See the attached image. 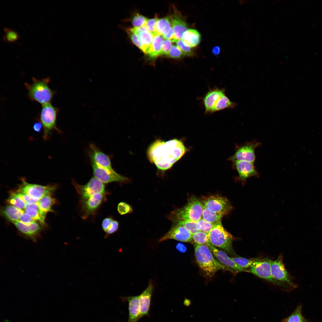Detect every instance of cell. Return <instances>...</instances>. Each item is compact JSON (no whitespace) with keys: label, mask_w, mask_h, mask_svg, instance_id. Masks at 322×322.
<instances>
[{"label":"cell","mask_w":322,"mask_h":322,"mask_svg":"<svg viewBox=\"0 0 322 322\" xmlns=\"http://www.w3.org/2000/svg\"><path fill=\"white\" fill-rule=\"evenodd\" d=\"M223 216L203 207L202 218L207 222L216 225L222 222Z\"/></svg>","instance_id":"28"},{"label":"cell","mask_w":322,"mask_h":322,"mask_svg":"<svg viewBox=\"0 0 322 322\" xmlns=\"http://www.w3.org/2000/svg\"><path fill=\"white\" fill-rule=\"evenodd\" d=\"M129 302V318L128 322H137L139 319L140 304L139 296L128 297L125 298Z\"/></svg>","instance_id":"22"},{"label":"cell","mask_w":322,"mask_h":322,"mask_svg":"<svg viewBox=\"0 0 322 322\" xmlns=\"http://www.w3.org/2000/svg\"><path fill=\"white\" fill-rule=\"evenodd\" d=\"M303 322H307L304 319Z\"/></svg>","instance_id":"57"},{"label":"cell","mask_w":322,"mask_h":322,"mask_svg":"<svg viewBox=\"0 0 322 322\" xmlns=\"http://www.w3.org/2000/svg\"><path fill=\"white\" fill-rule=\"evenodd\" d=\"M192 239L193 244L207 245L210 243L208 233L200 231L192 234Z\"/></svg>","instance_id":"30"},{"label":"cell","mask_w":322,"mask_h":322,"mask_svg":"<svg viewBox=\"0 0 322 322\" xmlns=\"http://www.w3.org/2000/svg\"><path fill=\"white\" fill-rule=\"evenodd\" d=\"M208 235L209 242L212 245L226 252L235 253L232 247L234 237L224 228L222 222L215 225Z\"/></svg>","instance_id":"5"},{"label":"cell","mask_w":322,"mask_h":322,"mask_svg":"<svg viewBox=\"0 0 322 322\" xmlns=\"http://www.w3.org/2000/svg\"><path fill=\"white\" fill-rule=\"evenodd\" d=\"M126 31L133 43L144 52L143 47L139 37L127 29Z\"/></svg>","instance_id":"44"},{"label":"cell","mask_w":322,"mask_h":322,"mask_svg":"<svg viewBox=\"0 0 322 322\" xmlns=\"http://www.w3.org/2000/svg\"><path fill=\"white\" fill-rule=\"evenodd\" d=\"M94 177L103 183L112 182L127 183L129 179L127 177L118 174L116 172H112L102 167L95 162L91 161Z\"/></svg>","instance_id":"14"},{"label":"cell","mask_w":322,"mask_h":322,"mask_svg":"<svg viewBox=\"0 0 322 322\" xmlns=\"http://www.w3.org/2000/svg\"><path fill=\"white\" fill-rule=\"evenodd\" d=\"M261 145V143L255 140L246 142L238 147L231 159L234 162L243 161L254 163L255 150Z\"/></svg>","instance_id":"12"},{"label":"cell","mask_w":322,"mask_h":322,"mask_svg":"<svg viewBox=\"0 0 322 322\" xmlns=\"http://www.w3.org/2000/svg\"><path fill=\"white\" fill-rule=\"evenodd\" d=\"M302 305L298 306L293 312L284 322H303L304 318L301 314Z\"/></svg>","instance_id":"35"},{"label":"cell","mask_w":322,"mask_h":322,"mask_svg":"<svg viewBox=\"0 0 322 322\" xmlns=\"http://www.w3.org/2000/svg\"><path fill=\"white\" fill-rule=\"evenodd\" d=\"M204 207L223 216L228 214L233 208L228 200L219 195H213L202 198Z\"/></svg>","instance_id":"8"},{"label":"cell","mask_w":322,"mask_h":322,"mask_svg":"<svg viewBox=\"0 0 322 322\" xmlns=\"http://www.w3.org/2000/svg\"><path fill=\"white\" fill-rule=\"evenodd\" d=\"M23 211V210L9 205L4 207L1 210V213L8 220L12 222L19 221Z\"/></svg>","instance_id":"26"},{"label":"cell","mask_w":322,"mask_h":322,"mask_svg":"<svg viewBox=\"0 0 322 322\" xmlns=\"http://www.w3.org/2000/svg\"><path fill=\"white\" fill-rule=\"evenodd\" d=\"M51 195H46L41 199L38 202L40 208L46 213L53 211L52 208L55 203V200Z\"/></svg>","instance_id":"29"},{"label":"cell","mask_w":322,"mask_h":322,"mask_svg":"<svg viewBox=\"0 0 322 322\" xmlns=\"http://www.w3.org/2000/svg\"><path fill=\"white\" fill-rule=\"evenodd\" d=\"M187 151L182 142L178 139L166 141L159 139L150 146L147 155L150 161L158 169L164 171L170 168Z\"/></svg>","instance_id":"1"},{"label":"cell","mask_w":322,"mask_h":322,"mask_svg":"<svg viewBox=\"0 0 322 322\" xmlns=\"http://www.w3.org/2000/svg\"><path fill=\"white\" fill-rule=\"evenodd\" d=\"M225 93L224 89L217 88L210 89L202 98V100L206 113H213V110L217 101Z\"/></svg>","instance_id":"20"},{"label":"cell","mask_w":322,"mask_h":322,"mask_svg":"<svg viewBox=\"0 0 322 322\" xmlns=\"http://www.w3.org/2000/svg\"><path fill=\"white\" fill-rule=\"evenodd\" d=\"M58 109L50 103L42 105L39 120L44 129L43 139L47 140L50 132L53 130L59 131L56 126Z\"/></svg>","instance_id":"7"},{"label":"cell","mask_w":322,"mask_h":322,"mask_svg":"<svg viewBox=\"0 0 322 322\" xmlns=\"http://www.w3.org/2000/svg\"><path fill=\"white\" fill-rule=\"evenodd\" d=\"M19 221L27 225H29L34 222L36 221L24 211L21 214Z\"/></svg>","instance_id":"49"},{"label":"cell","mask_w":322,"mask_h":322,"mask_svg":"<svg viewBox=\"0 0 322 322\" xmlns=\"http://www.w3.org/2000/svg\"><path fill=\"white\" fill-rule=\"evenodd\" d=\"M171 40L165 39L162 44L161 55H168L172 47V42Z\"/></svg>","instance_id":"46"},{"label":"cell","mask_w":322,"mask_h":322,"mask_svg":"<svg viewBox=\"0 0 322 322\" xmlns=\"http://www.w3.org/2000/svg\"><path fill=\"white\" fill-rule=\"evenodd\" d=\"M154 35L148 30L141 33L139 37L143 44L144 53L147 54L151 44Z\"/></svg>","instance_id":"31"},{"label":"cell","mask_w":322,"mask_h":322,"mask_svg":"<svg viewBox=\"0 0 322 322\" xmlns=\"http://www.w3.org/2000/svg\"><path fill=\"white\" fill-rule=\"evenodd\" d=\"M237 105L236 103L231 101L225 93L217 101L213 108V113L226 109H233Z\"/></svg>","instance_id":"27"},{"label":"cell","mask_w":322,"mask_h":322,"mask_svg":"<svg viewBox=\"0 0 322 322\" xmlns=\"http://www.w3.org/2000/svg\"><path fill=\"white\" fill-rule=\"evenodd\" d=\"M22 181L16 191L26 193L38 201L46 195H52L56 188L55 186H45L29 183L24 179H22Z\"/></svg>","instance_id":"9"},{"label":"cell","mask_w":322,"mask_h":322,"mask_svg":"<svg viewBox=\"0 0 322 322\" xmlns=\"http://www.w3.org/2000/svg\"><path fill=\"white\" fill-rule=\"evenodd\" d=\"M207 246L208 247L213 254L217 260L222 264L228 269L230 271L234 274L241 272H247L249 271L243 269L235 263L231 258H230L224 251L219 249L212 245L210 243Z\"/></svg>","instance_id":"15"},{"label":"cell","mask_w":322,"mask_h":322,"mask_svg":"<svg viewBox=\"0 0 322 322\" xmlns=\"http://www.w3.org/2000/svg\"><path fill=\"white\" fill-rule=\"evenodd\" d=\"M182 39L186 45L192 48L199 45L201 41V36L197 30L190 29L183 33Z\"/></svg>","instance_id":"24"},{"label":"cell","mask_w":322,"mask_h":322,"mask_svg":"<svg viewBox=\"0 0 322 322\" xmlns=\"http://www.w3.org/2000/svg\"><path fill=\"white\" fill-rule=\"evenodd\" d=\"M191 233L183 226L175 225L159 241L160 242L172 239L182 242L193 243Z\"/></svg>","instance_id":"17"},{"label":"cell","mask_w":322,"mask_h":322,"mask_svg":"<svg viewBox=\"0 0 322 322\" xmlns=\"http://www.w3.org/2000/svg\"><path fill=\"white\" fill-rule=\"evenodd\" d=\"M216 225L207 222L202 218L196 221L197 227L199 231L208 233Z\"/></svg>","instance_id":"37"},{"label":"cell","mask_w":322,"mask_h":322,"mask_svg":"<svg viewBox=\"0 0 322 322\" xmlns=\"http://www.w3.org/2000/svg\"><path fill=\"white\" fill-rule=\"evenodd\" d=\"M127 29L131 32L134 33L138 37L141 33L144 31L148 30L145 26H143L139 27H133Z\"/></svg>","instance_id":"52"},{"label":"cell","mask_w":322,"mask_h":322,"mask_svg":"<svg viewBox=\"0 0 322 322\" xmlns=\"http://www.w3.org/2000/svg\"><path fill=\"white\" fill-rule=\"evenodd\" d=\"M164 39L161 35L154 36L147 54L151 58L154 59L161 55V48Z\"/></svg>","instance_id":"25"},{"label":"cell","mask_w":322,"mask_h":322,"mask_svg":"<svg viewBox=\"0 0 322 322\" xmlns=\"http://www.w3.org/2000/svg\"><path fill=\"white\" fill-rule=\"evenodd\" d=\"M7 201L10 205L22 210L24 209L27 205L22 199L16 195L14 192L11 193Z\"/></svg>","instance_id":"32"},{"label":"cell","mask_w":322,"mask_h":322,"mask_svg":"<svg viewBox=\"0 0 322 322\" xmlns=\"http://www.w3.org/2000/svg\"><path fill=\"white\" fill-rule=\"evenodd\" d=\"M158 20L157 17L148 19L145 25L148 31L154 36L156 35V25Z\"/></svg>","instance_id":"45"},{"label":"cell","mask_w":322,"mask_h":322,"mask_svg":"<svg viewBox=\"0 0 322 322\" xmlns=\"http://www.w3.org/2000/svg\"><path fill=\"white\" fill-rule=\"evenodd\" d=\"M194 253L196 262L201 269L206 275L211 277L220 270L228 269L216 259L208 246L205 245L193 244Z\"/></svg>","instance_id":"2"},{"label":"cell","mask_w":322,"mask_h":322,"mask_svg":"<svg viewBox=\"0 0 322 322\" xmlns=\"http://www.w3.org/2000/svg\"><path fill=\"white\" fill-rule=\"evenodd\" d=\"M113 219L112 217H107L103 220L102 226L103 230L105 233L107 232L110 227Z\"/></svg>","instance_id":"51"},{"label":"cell","mask_w":322,"mask_h":322,"mask_svg":"<svg viewBox=\"0 0 322 322\" xmlns=\"http://www.w3.org/2000/svg\"><path fill=\"white\" fill-rule=\"evenodd\" d=\"M203 206L201 201L195 196H192L183 207L173 211L168 219L173 221L187 220L196 222L202 218Z\"/></svg>","instance_id":"4"},{"label":"cell","mask_w":322,"mask_h":322,"mask_svg":"<svg viewBox=\"0 0 322 322\" xmlns=\"http://www.w3.org/2000/svg\"><path fill=\"white\" fill-rule=\"evenodd\" d=\"M170 20L168 17L158 19L156 25V35H162L164 27Z\"/></svg>","instance_id":"43"},{"label":"cell","mask_w":322,"mask_h":322,"mask_svg":"<svg viewBox=\"0 0 322 322\" xmlns=\"http://www.w3.org/2000/svg\"><path fill=\"white\" fill-rule=\"evenodd\" d=\"M153 288L152 283L151 281H150L147 288L139 295L140 304L139 319L148 314Z\"/></svg>","instance_id":"21"},{"label":"cell","mask_w":322,"mask_h":322,"mask_svg":"<svg viewBox=\"0 0 322 322\" xmlns=\"http://www.w3.org/2000/svg\"><path fill=\"white\" fill-rule=\"evenodd\" d=\"M117 211L121 215L131 213L133 211L132 206L129 204L124 202H120L117 207Z\"/></svg>","instance_id":"41"},{"label":"cell","mask_w":322,"mask_h":322,"mask_svg":"<svg viewBox=\"0 0 322 322\" xmlns=\"http://www.w3.org/2000/svg\"><path fill=\"white\" fill-rule=\"evenodd\" d=\"M233 261L241 268L248 270L253 262V259H248L238 256L231 258Z\"/></svg>","instance_id":"36"},{"label":"cell","mask_w":322,"mask_h":322,"mask_svg":"<svg viewBox=\"0 0 322 322\" xmlns=\"http://www.w3.org/2000/svg\"><path fill=\"white\" fill-rule=\"evenodd\" d=\"M42 127L43 126L41 123L40 122H38L35 123L33 125V129L35 131L39 132L41 131Z\"/></svg>","instance_id":"53"},{"label":"cell","mask_w":322,"mask_h":322,"mask_svg":"<svg viewBox=\"0 0 322 322\" xmlns=\"http://www.w3.org/2000/svg\"><path fill=\"white\" fill-rule=\"evenodd\" d=\"M175 225L183 227L192 234L199 231L196 226V222L187 220H177L173 221Z\"/></svg>","instance_id":"34"},{"label":"cell","mask_w":322,"mask_h":322,"mask_svg":"<svg viewBox=\"0 0 322 322\" xmlns=\"http://www.w3.org/2000/svg\"><path fill=\"white\" fill-rule=\"evenodd\" d=\"M148 19L139 14H136L132 18V23L134 27L145 26Z\"/></svg>","instance_id":"40"},{"label":"cell","mask_w":322,"mask_h":322,"mask_svg":"<svg viewBox=\"0 0 322 322\" xmlns=\"http://www.w3.org/2000/svg\"><path fill=\"white\" fill-rule=\"evenodd\" d=\"M167 55L170 58L179 59L183 57L185 55L177 45H173Z\"/></svg>","instance_id":"42"},{"label":"cell","mask_w":322,"mask_h":322,"mask_svg":"<svg viewBox=\"0 0 322 322\" xmlns=\"http://www.w3.org/2000/svg\"><path fill=\"white\" fill-rule=\"evenodd\" d=\"M119 227L118 222L114 220L113 219L111 225L109 229L108 230L105 236V237L109 235L115 233L118 230Z\"/></svg>","instance_id":"50"},{"label":"cell","mask_w":322,"mask_h":322,"mask_svg":"<svg viewBox=\"0 0 322 322\" xmlns=\"http://www.w3.org/2000/svg\"><path fill=\"white\" fill-rule=\"evenodd\" d=\"M106 194L96 193L86 199H80L79 205L82 218L86 219L93 214L105 200Z\"/></svg>","instance_id":"13"},{"label":"cell","mask_w":322,"mask_h":322,"mask_svg":"<svg viewBox=\"0 0 322 322\" xmlns=\"http://www.w3.org/2000/svg\"><path fill=\"white\" fill-rule=\"evenodd\" d=\"M220 48L218 46L214 47L212 49V53L215 55H219L220 53Z\"/></svg>","instance_id":"55"},{"label":"cell","mask_w":322,"mask_h":322,"mask_svg":"<svg viewBox=\"0 0 322 322\" xmlns=\"http://www.w3.org/2000/svg\"><path fill=\"white\" fill-rule=\"evenodd\" d=\"M271 267L272 276L275 279L286 284L291 289L296 287V285L293 282L285 268L282 255H279L276 260H272Z\"/></svg>","instance_id":"11"},{"label":"cell","mask_w":322,"mask_h":322,"mask_svg":"<svg viewBox=\"0 0 322 322\" xmlns=\"http://www.w3.org/2000/svg\"><path fill=\"white\" fill-rule=\"evenodd\" d=\"M177 45L183 52L185 55L188 57H193L195 55L191 48L186 45L182 39L175 40Z\"/></svg>","instance_id":"39"},{"label":"cell","mask_w":322,"mask_h":322,"mask_svg":"<svg viewBox=\"0 0 322 322\" xmlns=\"http://www.w3.org/2000/svg\"><path fill=\"white\" fill-rule=\"evenodd\" d=\"M235 168L239 174L238 179L244 185L249 178L258 177L259 174L254 163L246 161L234 162Z\"/></svg>","instance_id":"16"},{"label":"cell","mask_w":322,"mask_h":322,"mask_svg":"<svg viewBox=\"0 0 322 322\" xmlns=\"http://www.w3.org/2000/svg\"><path fill=\"white\" fill-rule=\"evenodd\" d=\"M89 155L91 161L99 166L112 172H116L112 168L109 157L93 144L89 145Z\"/></svg>","instance_id":"18"},{"label":"cell","mask_w":322,"mask_h":322,"mask_svg":"<svg viewBox=\"0 0 322 322\" xmlns=\"http://www.w3.org/2000/svg\"><path fill=\"white\" fill-rule=\"evenodd\" d=\"M253 259V263L248 270L249 273L277 285L291 289L288 285L278 281L273 278L271 271L272 260L270 258H259Z\"/></svg>","instance_id":"6"},{"label":"cell","mask_w":322,"mask_h":322,"mask_svg":"<svg viewBox=\"0 0 322 322\" xmlns=\"http://www.w3.org/2000/svg\"><path fill=\"white\" fill-rule=\"evenodd\" d=\"M171 21L170 20L164 27L162 35L164 39L171 40L173 42L174 40V33Z\"/></svg>","instance_id":"38"},{"label":"cell","mask_w":322,"mask_h":322,"mask_svg":"<svg viewBox=\"0 0 322 322\" xmlns=\"http://www.w3.org/2000/svg\"><path fill=\"white\" fill-rule=\"evenodd\" d=\"M177 250L182 253L185 252L186 250V247L183 244L180 243L178 244L176 246Z\"/></svg>","instance_id":"54"},{"label":"cell","mask_w":322,"mask_h":322,"mask_svg":"<svg viewBox=\"0 0 322 322\" xmlns=\"http://www.w3.org/2000/svg\"><path fill=\"white\" fill-rule=\"evenodd\" d=\"M14 192L17 196L20 197L26 202L27 205H31L37 203L38 201L32 198L28 194L16 191Z\"/></svg>","instance_id":"47"},{"label":"cell","mask_w":322,"mask_h":322,"mask_svg":"<svg viewBox=\"0 0 322 322\" xmlns=\"http://www.w3.org/2000/svg\"><path fill=\"white\" fill-rule=\"evenodd\" d=\"M174 12L171 16L172 27L174 31V40L182 39L183 33L187 30V26L180 13L174 7Z\"/></svg>","instance_id":"19"},{"label":"cell","mask_w":322,"mask_h":322,"mask_svg":"<svg viewBox=\"0 0 322 322\" xmlns=\"http://www.w3.org/2000/svg\"><path fill=\"white\" fill-rule=\"evenodd\" d=\"M73 184L81 199H86L96 193L106 194L104 184L94 177L83 185L79 184L75 181Z\"/></svg>","instance_id":"10"},{"label":"cell","mask_w":322,"mask_h":322,"mask_svg":"<svg viewBox=\"0 0 322 322\" xmlns=\"http://www.w3.org/2000/svg\"><path fill=\"white\" fill-rule=\"evenodd\" d=\"M50 80L49 77L41 79L33 77L31 83H25L29 99L42 105L50 103L55 92L49 87Z\"/></svg>","instance_id":"3"},{"label":"cell","mask_w":322,"mask_h":322,"mask_svg":"<svg viewBox=\"0 0 322 322\" xmlns=\"http://www.w3.org/2000/svg\"><path fill=\"white\" fill-rule=\"evenodd\" d=\"M4 31L5 35L2 37V40L9 43H14L18 40L19 35L16 31L7 27H4Z\"/></svg>","instance_id":"33"},{"label":"cell","mask_w":322,"mask_h":322,"mask_svg":"<svg viewBox=\"0 0 322 322\" xmlns=\"http://www.w3.org/2000/svg\"><path fill=\"white\" fill-rule=\"evenodd\" d=\"M184 303L185 305L187 306H188L191 304V303L189 300L186 299L184 300Z\"/></svg>","instance_id":"56"},{"label":"cell","mask_w":322,"mask_h":322,"mask_svg":"<svg viewBox=\"0 0 322 322\" xmlns=\"http://www.w3.org/2000/svg\"><path fill=\"white\" fill-rule=\"evenodd\" d=\"M12 223L22 233L30 237V233L28 225L22 223L19 221Z\"/></svg>","instance_id":"48"},{"label":"cell","mask_w":322,"mask_h":322,"mask_svg":"<svg viewBox=\"0 0 322 322\" xmlns=\"http://www.w3.org/2000/svg\"><path fill=\"white\" fill-rule=\"evenodd\" d=\"M24 211L35 221H38L42 224L44 223L47 213L40 208L38 202L31 205H27Z\"/></svg>","instance_id":"23"}]
</instances>
